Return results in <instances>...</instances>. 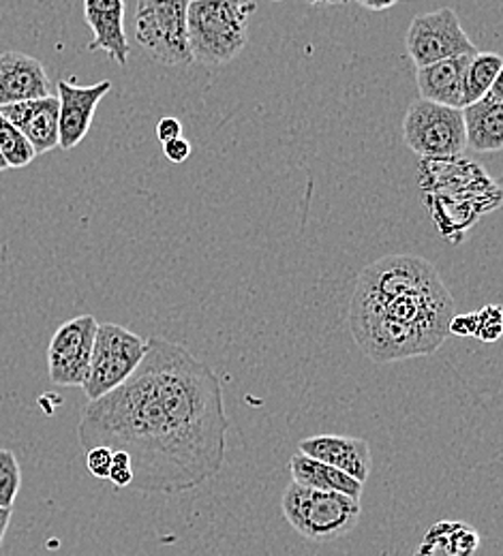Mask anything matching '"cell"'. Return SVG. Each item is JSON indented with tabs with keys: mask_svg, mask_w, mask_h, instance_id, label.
I'll return each mask as SVG.
<instances>
[{
	"mask_svg": "<svg viewBox=\"0 0 503 556\" xmlns=\"http://www.w3.org/2000/svg\"><path fill=\"white\" fill-rule=\"evenodd\" d=\"M229 417L211 366L183 345L146 339L144 359L110 394L88 401L77 424L84 450L103 445L131 458L142 494L202 486L225 465Z\"/></svg>",
	"mask_w": 503,
	"mask_h": 556,
	"instance_id": "6da1fadb",
	"label": "cell"
},
{
	"mask_svg": "<svg viewBox=\"0 0 503 556\" xmlns=\"http://www.w3.org/2000/svg\"><path fill=\"white\" fill-rule=\"evenodd\" d=\"M454 298L431 262L388 255L360 273L350 330L375 364L432 355L450 337Z\"/></svg>",
	"mask_w": 503,
	"mask_h": 556,
	"instance_id": "7a4b0ae2",
	"label": "cell"
},
{
	"mask_svg": "<svg viewBox=\"0 0 503 556\" xmlns=\"http://www.w3.org/2000/svg\"><path fill=\"white\" fill-rule=\"evenodd\" d=\"M253 0H191L187 7V41L193 63L221 67L242 54L249 41Z\"/></svg>",
	"mask_w": 503,
	"mask_h": 556,
	"instance_id": "3957f363",
	"label": "cell"
},
{
	"mask_svg": "<svg viewBox=\"0 0 503 556\" xmlns=\"http://www.w3.org/2000/svg\"><path fill=\"white\" fill-rule=\"evenodd\" d=\"M281 509L291 529L315 544H328L352 533L362 514L360 501L348 494L298 486L293 482L281 498Z\"/></svg>",
	"mask_w": 503,
	"mask_h": 556,
	"instance_id": "277c9868",
	"label": "cell"
},
{
	"mask_svg": "<svg viewBox=\"0 0 503 556\" xmlns=\"http://www.w3.org/2000/svg\"><path fill=\"white\" fill-rule=\"evenodd\" d=\"M191 0H138L136 39L146 54L165 67L193 63L187 41V7Z\"/></svg>",
	"mask_w": 503,
	"mask_h": 556,
	"instance_id": "5b68a950",
	"label": "cell"
},
{
	"mask_svg": "<svg viewBox=\"0 0 503 556\" xmlns=\"http://www.w3.org/2000/svg\"><path fill=\"white\" fill-rule=\"evenodd\" d=\"M144 353L146 339L140 334L116 324H99L88 375L81 383L86 399L97 401L125 383L144 359Z\"/></svg>",
	"mask_w": 503,
	"mask_h": 556,
	"instance_id": "8992f818",
	"label": "cell"
},
{
	"mask_svg": "<svg viewBox=\"0 0 503 556\" xmlns=\"http://www.w3.org/2000/svg\"><path fill=\"white\" fill-rule=\"evenodd\" d=\"M403 139L423 159L458 156L467 148L463 112L416 99L403 118Z\"/></svg>",
	"mask_w": 503,
	"mask_h": 556,
	"instance_id": "52a82bcc",
	"label": "cell"
},
{
	"mask_svg": "<svg viewBox=\"0 0 503 556\" xmlns=\"http://www.w3.org/2000/svg\"><path fill=\"white\" fill-rule=\"evenodd\" d=\"M405 50L416 70L437 61L471 56L478 52L452 7H441L416 15L405 37Z\"/></svg>",
	"mask_w": 503,
	"mask_h": 556,
	"instance_id": "ba28073f",
	"label": "cell"
},
{
	"mask_svg": "<svg viewBox=\"0 0 503 556\" xmlns=\"http://www.w3.org/2000/svg\"><path fill=\"white\" fill-rule=\"evenodd\" d=\"M97 328L99 324L92 315H79L54 332L48 348V370L54 386L81 388L88 375Z\"/></svg>",
	"mask_w": 503,
	"mask_h": 556,
	"instance_id": "9c48e42d",
	"label": "cell"
},
{
	"mask_svg": "<svg viewBox=\"0 0 503 556\" xmlns=\"http://www.w3.org/2000/svg\"><path fill=\"white\" fill-rule=\"evenodd\" d=\"M59 99V148L73 150L88 136L101 99L112 90V81L103 79L92 86H77L67 79L56 84Z\"/></svg>",
	"mask_w": 503,
	"mask_h": 556,
	"instance_id": "30bf717a",
	"label": "cell"
},
{
	"mask_svg": "<svg viewBox=\"0 0 503 556\" xmlns=\"http://www.w3.org/2000/svg\"><path fill=\"white\" fill-rule=\"evenodd\" d=\"M298 452L366 484L373 469V454L366 439L348 434H317L298 443Z\"/></svg>",
	"mask_w": 503,
	"mask_h": 556,
	"instance_id": "8fae6325",
	"label": "cell"
},
{
	"mask_svg": "<svg viewBox=\"0 0 503 556\" xmlns=\"http://www.w3.org/2000/svg\"><path fill=\"white\" fill-rule=\"evenodd\" d=\"M84 17L92 30L90 52H105L116 65L127 67L131 46L125 30V0H84Z\"/></svg>",
	"mask_w": 503,
	"mask_h": 556,
	"instance_id": "7c38bea8",
	"label": "cell"
},
{
	"mask_svg": "<svg viewBox=\"0 0 503 556\" xmlns=\"http://www.w3.org/2000/svg\"><path fill=\"white\" fill-rule=\"evenodd\" d=\"M0 116L9 121L35 148V154H46L59 148V99L48 94L0 108Z\"/></svg>",
	"mask_w": 503,
	"mask_h": 556,
	"instance_id": "4fadbf2b",
	"label": "cell"
},
{
	"mask_svg": "<svg viewBox=\"0 0 503 556\" xmlns=\"http://www.w3.org/2000/svg\"><path fill=\"white\" fill-rule=\"evenodd\" d=\"M52 94L48 71L24 52L0 54V108Z\"/></svg>",
	"mask_w": 503,
	"mask_h": 556,
	"instance_id": "5bb4252c",
	"label": "cell"
},
{
	"mask_svg": "<svg viewBox=\"0 0 503 556\" xmlns=\"http://www.w3.org/2000/svg\"><path fill=\"white\" fill-rule=\"evenodd\" d=\"M465 143L476 152H500L503 148V81L463 110Z\"/></svg>",
	"mask_w": 503,
	"mask_h": 556,
	"instance_id": "9a60e30c",
	"label": "cell"
},
{
	"mask_svg": "<svg viewBox=\"0 0 503 556\" xmlns=\"http://www.w3.org/2000/svg\"><path fill=\"white\" fill-rule=\"evenodd\" d=\"M467 63H469V56H456V59L437 61L427 67H418L416 70V84L420 92L418 99L463 110V73Z\"/></svg>",
	"mask_w": 503,
	"mask_h": 556,
	"instance_id": "2e32d148",
	"label": "cell"
},
{
	"mask_svg": "<svg viewBox=\"0 0 503 556\" xmlns=\"http://www.w3.org/2000/svg\"><path fill=\"white\" fill-rule=\"evenodd\" d=\"M289 471H291L293 484H298V486L341 492V494H348L356 501L362 498V492H364V484H360L354 478H350L343 471H339L330 465H324V463H319V460H315L306 454H300V452H295L291 456Z\"/></svg>",
	"mask_w": 503,
	"mask_h": 556,
	"instance_id": "e0dca14e",
	"label": "cell"
},
{
	"mask_svg": "<svg viewBox=\"0 0 503 556\" xmlns=\"http://www.w3.org/2000/svg\"><path fill=\"white\" fill-rule=\"evenodd\" d=\"M503 59L493 52H476L463 73V108L482 99L502 77Z\"/></svg>",
	"mask_w": 503,
	"mask_h": 556,
	"instance_id": "ac0fdd59",
	"label": "cell"
},
{
	"mask_svg": "<svg viewBox=\"0 0 503 556\" xmlns=\"http://www.w3.org/2000/svg\"><path fill=\"white\" fill-rule=\"evenodd\" d=\"M425 546L441 548L450 556H474L480 546V535L476 529L463 525V522H437L427 535Z\"/></svg>",
	"mask_w": 503,
	"mask_h": 556,
	"instance_id": "d6986e66",
	"label": "cell"
},
{
	"mask_svg": "<svg viewBox=\"0 0 503 556\" xmlns=\"http://www.w3.org/2000/svg\"><path fill=\"white\" fill-rule=\"evenodd\" d=\"M0 156L7 169H22L35 161V148L9 121L0 116Z\"/></svg>",
	"mask_w": 503,
	"mask_h": 556,
	"instance_id": "ffe728a7",
	"label": "cell"
},
{
	"mask_svg": "<svg viewBox=\"0 0 503 556\" xmlns=\"http://www.w3.org/2000/svg\"><path fill=\"white\" fill-rule=\"evenodd\" d=\"M20 488H22V469H20L17 456L11 450H0V507L13 509Z\"/></svg>",
	"mask_w": 503,
	"mask_h": 556,
	"instance_id": "44dd1931",
	"label": "cell"
},
{
	"mask_svg": "<svg viewBox=\"0 0 503 556\" xmlns=\"http://www.w3.org/2000/svg\"><path fill=\"white\" fill-rule=\"evenodd\" d=\"M478 315V330L476 339L482 343H498L502 339L503 319L500 306H485Z\"/></svg>",
	"mask_w": 503,
	"mask_h": 556,
	"instance_id": "7402d4cb",
	"label": "cell"
},
{
	"mask_svg": "<svg viewBox=\"0 0 503 556\" xmlns=\"http://www.w3.org/2000/svg\"><path fill=\"white\" fill-rule=\"evenodd\" d=\"M108 480L116 488H131L134 484V467L131 458L125 452H112V465Z\"/></svg>",
	"mask_w": 503,
	"mask_h": 556,
	"instance_id": "603a6c76",
	"label": "cell"
},
{
	"mask_svg": "<svg viewBox=\"0 0 503 556\" xmlns=\"http://www.w3.org/2000/svg\"><path fill=\"white\" fill-rule=\"evenodd\" d=\"M110 465H112V450H110V447L97 445V447L86 450V467H88V471H90L92 478L108 480Z\"/></svg>",
	"mask_w": 503,
	"mask_h": 556,
	"instance_id": "cb8c5ba5",
	"label": "cell"
},
{
	"mask_svg": "<svg viewBox=\"0 0 503 556\" xmlns=\"http://www.w3.org/2000/svg\"><path fill=\"white\" fill-rule=\"evenodd\" d=\"M163 154L169 163H185L191 156V143L189 139L176 138L163 143Z\"/></svg>",
	"mask_w": 503,
	"mask_h": 556,
	"instance_id": "d4e9b609",
	"label": "cell"
},
{
	"mask_svg": "<svg viewBox=\"0 0 503 556\" xmlns=\"http://www.w3.org/2000/svg\"><path fill=\"white\" fill-rule=\"evenodd\" d=\"M478 330V315H456L450 321V334L454 337H476Z\"/></svg>",
	"mask_w": 503,
	"mask_h": 556,
	"instance_id": "484cf974",
	"label": "cell"
},
{
	"mask_svg": "<svg viewBox=\"0 0 503 556\" xmlns=\"http://www.w3.org/2000/svg\"><path fill=\"white\" fill-rule=\"evenodd\" d=\"M176 138H183V125H180V121H178V118H172V116L161 118V121L156 123V139H159L161 143H167V141H172V139Z\"/></svg>",
	"mask_w": 503,
	"mask_h": 556,
	"instance_id": "4316f807",
	"label": "cell"
},
{
	"mask_svg": "<svg viewBox=\"0 0 503 556\" xmlns=\"http://www.w3.org/2000/svg\"><path fill=\"white\" fill-rule=\"evenodd\" d=\"M362 9L368 11H386L390 7H394L399 0H356Z\"/></svg>",
	"mask_w": 503,
	"mask_h": 556,
	"instance_id": "83f0119b",
	"label": "cell"
},
{
	"mask_svg": "<svg viewBox=\"0 0 503 556\" xmlns=\"http://www.w3.org/2000/svg\"><path fill=\"white\" fill-rule=\"evenodd\" d=\"M9 522H11V509L0 507V548H2V544H4V535H7Z\"/></svg>",
	"mask_w": 503,
	"mask_h": 556,
	"instance_id": "f1b7e54d",
	"label": "cell"
},
{
	"mask_svg": "<svg viewBox=\"0 0 503 556\" xmlns=\"http://www.w3.org/2000/svg\"><path fill=\"white\" fill-rule=\"evenodd\" d=\"M313 4H348L350 0H309Z\"/></svg>",
	"mask_w": 503,
	"mask_h": 556,
	"instance_id": "f546056e",
	"label": "cell"
},
{
	"mask_svg": "<svg viewBox=\"0 0 503 556\" xmlns=\"http://www.w3.org/2000/svg\"><path fill=\"white\" fill-rule=\"evenodd\" d=\"M7 169V165H4V161H2V156H0V172H4Z\"/></svg>",
	"mask_w": 503,
	"mask_h": 556,
	"instance_id": "4dcf8cb0",
	"label": "cell"
},
{
	"mask_svg": "<svg viewBox=\"0 0 503 556\" xmlns=\"http://www.w3.org/2000/svg\"><path fill=\"white\" fill-rule=\"evenodd\" d=\"M275 2H281V0H275Z\"/></svg>",
	"mask_w": 503,
	"mask_h": 556,
	"instance_id": "1f68e13d",
	"label": "cell"
}]
</instances>
